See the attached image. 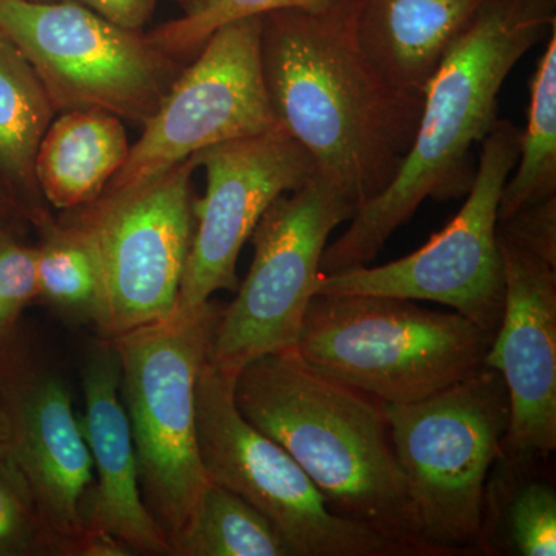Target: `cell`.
Instances as JSON below:
<instances>
[{
    "mask_svg": "<svg viewBox=\"0 0 556 556\" xmlns=\"http://www.w3.org/2000/svg\"><path fill=\"white\" fill-rule=\"evenodd\" d=\"M358 11L361 0H334L262 16L263 78L278 124L356 211L396 177L424 105L369 60Z\"/></svg>",
    "mask_w": 556,
    "mask_h": 556,
    "instance_id": "6da1fadb",
    "label": "cell"
},
{
    "mask_svg": "<svg viewBox=\"0 0 556 556\" xmlns=\"http://www.w3.org/2000/svg\"><path fill=\"white\" fill-rule=\"evenodd\" d=\"M555 27L556 0H492L481 10L431 76L415 141L396 177L325 248L320 274L369 265L427 200L467 195L478 169L475 148L500 119L504 83Z\"/></svg>",
    "mask_w": 556,
    "mask_h": 556,
    "instance_id": "7a4b0ae2",
    "label": "cell"
},
{
    "mask_svg": "<svg viewBox=\"0 0 556 556\" xmlns=\"http://www.w3.org/2000/svg\"><path fill=\"white\" fill-rule=\"evenodd\" d=\"M233 399L244 419L305 470L332 511L428 555L382 402L321 375L295 348L249 362Z\"/></svg>",
    "mask_w": 556,
    "mask_h": 556,
    "instance_id": "3957f363",
    "label": "cell"
},
{
    "mask_svg": "<svg viewBox=\"0 0 556 556\" xmlns=\"http://www.w3.org/2000/svg\"><path fill=\"white\" fill-rule=\"evenodd\" d=\"M492 340L463 314L415 300L316 294L294 348L321 375L383 404H415L481 368Z\"/></svg>",
    "mask_w": 556,
    "mask_h": 556,
    "instance_id": "277c9868",
    "label": "cell"
},
{
    "mask_svg": "<svg viewBox=\"0 0 556 556\" xmlns=\"http://www.w3.org/2000/svg\"><path fill=\"white\" fill-rule=\"evenodd\" d=\"M222 309L207 300L112 339L142 500L172 556L211 482L197 438L195 390Z\"/></svg>",
    "mask_w": 556,
    "mask_h": 556,
    "instance_id": "5b68a950",
    "label": "cell"
},
{
    "mask_svg": "<svg viewBox=\"0 0 556 556\" xmlns=\"http://www.w3.org/2000/svg\"><path fill=\"white\" fill-rule=\"evenodd\" d=\"M383 412L428 555L482 551L485 485L510 424L500 372L482 365L434 396Z\"/></svg>",
    "mask_w": 556,
    "mask_h": 556,
    "instance_id": "8992f818",
    "label": "cell"
},
{
    "mask_svg": "<svg viewBox=\"0 0 556 556\" xmlns=\"http://www.w3.org/2000/svg\"><path fill=\"white\" fill-rule=\"evenodd\" d=\"M519 138L521 130L510 121H496L481 142L466 203L422 248L387 265L318 274L314 295H383L442 303L495 338L506 294L497 239L500 203L517 166Z\"/></svg>",
    "mask_w": 556,
    "mask_h": 556,
    "instance_id": "52a82bcc",
    "label": "cell"
},
{
    "mask_svg": "<svg viewBox=\"0 0 556 556\" xmlns=\"http://www.w3.org/2000/svg\"><path fill=\"white\" fill-rule=\"evenodd\" d=\"M237 376L204 362L197 379V438L208 481L262 511L295 556H407L378 530L340 517L287 450L244 419Z\"/></svg>",
    "mask_w": 556,
    "mask_h": 556,
    "instance_id": "ba28073f",
    "label": "cell"
},
{
    "mask_svg": "<svg viewBox=\"0 0 556 556\" xmlns=\"http://www.w3.org/2000/svg\"><path fill=\"white\" fill-rule=\"evenodd\" d=\"M5 33L38 73L58 113L100 109L144 126L179 75L148 35L75 0H0Z\"/></svg>",
    "mask_w": 556,
    "mask_h": 556,
    "instance_id": "9c48e42d",
    "label": "cell"
},
{
    "mask_svg": "<svg viewBox=\"0 0 556 556\" xmlns=\"http://www.w3.org/2000/svg\"><path fill=\"white\" fill-rule=\"evenodd\" d=\"M193 156L156 177L104 190L93 203L67 211L64 219L83 230L100 268L102 338L170 316L177 309L193 232Z\"/></svg>",
    "mask_w": 556,
    "mask_h": 556,
    "instance_id": "30bf717a",
    "label": "cell"
},
{
    "mask_svg": "<svg viewBox=\"0 0 556 556\" xmlns=\"http://www.w3.org/2000/svg\"><path fill=\"white\" fill-rule=\"evenodd\" d=\"M354 214L317 175L270 204L251 236L248 276L219 314L208 364L237 376L254 358L295 346L329 236Z\"/></svg>",
    "mask_w": 556,
    "mask_h": 556,
    "instance_id": "8fae6325",
    "label": "cell"
},
{
    "mask_svg": "<svg viewBox=\"0 0 556 556\" xmlns=\"http://www.w3.org/2000/svg\"><path fill=\"white\" fill-rule=\"evenodd\" d=\"M281 127L262 68V16L223 25L181 70L104 190L130 188L201 150Z\"/></svg>",
    "mask_w": 556,
    "mask_h": 556,
    "instance_id": "7c38bea8",
    "label": "cell"
},
{
    "mask_svg": "<svg viewBox=\"0 0 556 556\" xmlns=\"http://www.w3.org/2000/svg\"><path fill=\"white\" fill-rule=\"evenodd\" d=\"M0 404L11 455L61 556H90L83 508L93 485V463L72 391L53 356L16 329L0 342Z\"/></svg>",
    "mask_w": 556,
    "mask_h": 556,
    "instance_id": "4fadbf2b",
    "label": "cell"
},
{
    "mask_svg": "<svg viewBox=\"0 0 556 556\" xmlns=\"http://www.w3.org/2000/svg\"><path fill=\"white\" fill-rule=\"evenodd\" d=\"M206 170V193L195 203V232L177 308H193L215 292L239 288L237 262L270 204L316 175L305 148L283 127L236 139L192 155Z\"/></svg>",
    "mask_w": 556,
    "mask_h": 556,
    "instance_id": "5bb4252c",
    "label": "cell"
},
{
    "mask_svg": "<svg viewBox=\"0 0 556 556\" xmlns=\"http://www.w3.org/2000/svg\"><path fill=\"white\" fill-rule=\"evenodd\" d=\"M504 313L484 358L506 383L510 424L503 453L556 448V268L504 239Z\"/></svg>",
    "mask_w": 556,
    "mask_h": 556,
    "instance_id": "9a60e30c",
    "label": "cell"
},
{
    "mask_svg": "<svg viewBox=\"0 0 556 556\" xmlns=\"http://www.w3.org/2000/svg\"><path fill=\"white\" fill-rule=\"evenodd\" d=\"M80 428L93 463V485L83 508L90 556H172L139 486L137 453L121 399V365L112 339L91 342L80 364Z\"/></svg>",
    "mask_w": 556,
    "mask_h": 556,
    "instance_id": "2e32d148",
    "label": "cell"
},
{
    "mask_svg": "<svg viewBox=\"0 0 556 556\" xmlns=\"http://www.w3.org/2000/svg\"><path fill=\"white\" fill-rule=\"evenodd\" d=\"M492 0H361L358 40L391 84L422 94L450 46Z\"/></svg>",
    "mask_w": 556,
    "mask_h": 556,
    "instance_id": "e0dca14e",
    "label": "cell"
},
{
    "mask_svg": "<svg viewBox=\"0 0 556 556\" xmlns=\"http://www.w3.org/2000/svg\"><path fill=\"white\" fill-rule=\"evenodd\" d=\"M130 144L123 119L100 109L54 116L36 156L43 200L60 211L93 203L118 174Z\"/></svg>",
    "mask_w": 556,
    "mask_h": 556,
    "instance_id": "ac0fdd59",
    "label": "cell"
},
{
    "mask_svg": "<svg viewBox=\"0 0 556 556\" xmlns=\"http://www.w3.org/2000/svg\"><path fill=\"white\" fill-rule=\"evenodd\" d=\"M56 113L38 73L0 31V179L36 229L53 218L35 166L40 142Z\"/></svg>",
    "mask_w": 556,
    "mask_h": 556,
    "instance_id": "d6986e66",
    "label": "cell"
},
{
    "mask_svg": "<svg viewBox=\"0 0 556 556\" xmlns=\"http://www.w3.org/2000/svg\"><path fill=\"white\" fill-rule=\"evenodd\" d=\"M540 456L503 455L490 473L484 496L482 551L496 544L501 554L556 555V492L547 479L530 477L529 466Z\"/></svg>",
    "mask_w": 556,
    "mask_h": 556,
    "instance_id": "ffe728a7",
    "label": "cell"
},
{
    "mask_svg": "<svg viewBox=\"0 0 556 556\" xmlns=\"http://www.w3.org/2000/svg\"><path fill=\"white\" fill-rule=\"evenodd\" d=\"M36 247L39 299L75 327L104 320L100 268L83 230L67 219L50 218L40 228Z\"/></svg>",
    "mask_w": 556,
    "mask_h": 556,
    "instance_id": "44dd1931",
    "label": "cell"
},
{
    "mask_svg": "<svg viewBox=\"0 0 556 556\" xmlns=\"http://www.w3.org/2000/svg\"><path fill=\"white\" fill-rule=\"evenodd\" d=\"M511 174L501 197L500 222L556 195V27L530 80L529 121Z\"/></svg>",
    "mask_w": 556,
    "mask_h": 556,
    "instance_id": "7402d4cb",
    "label": "cell"
},
{
    "mask_svg": "<svg viewBox=\"0 0 556 556\" xmlns=\"http://www.w3.org/2000/svg\"><path fill=\"white\" fill-rule=\"evenodd\" d=\"M174 556H295L262 511L225 486L208 482Z\"/></svg>",
    "mask_w": 556,
    "mask_h": 556,
    "instance_id": "603a6c76",
    "label": "cell"
},
{
    "mask_svg": "<svg viewBox=\"0 0 556 556\" xmlns=\"http://www.w3.org/2000/svg\"><path fill=\"white\" fill-rule=\"evenodd\" d=\"M334 0H192L178 20L160 25L148 38L169 56L199 53L212 33L247 17L265 16L278 10L317 9Z\"/></svg>",
    "mask_w": 556,
    "mask_h": 556,
    "instance_id": "cb8c5ba5",
    "label": "cell"
},
{
    "mask_svg": "<svg viewBox=\"0 0 556 556\" xmlns=\"http://www.w3.org/2000/svg\"><path fill=\"white\" fill-rule=\"evenodd\" d=\"M0 556H61L9 444L0 445Z\"/></svg>",
    "mask_w": 556,
    "mask_h": 556,
    "instance_id": "d4e9b609",
    "label": "cell"
},
{
    "mask_svg": "<svg viewBox=\"0 0 556 556\" xmlns=\"http://www.w3.org/2000/svg\"><path fill=\"white\" fill-rule=\"evenodd\" d=\"M36 299V247L21 243L7 230L0 240V342L17 328L22 313Z\"/></svg>",
    "mask_w": 556,
    "mask_h": 556,
    "instance_id": "484cf974",
    "label": "cell"
},
{
    "mask_svg": "<svg viewBox=\"0 0 556 556\" xmlns=\"http://www.w3.org/2000/svg\"><path fill=\"white\" fill-rule=\"evenodd\" d=\"M497 233L556 268V195L519 208Z\"/></svg>",
    "mask_w": 556,
    "mask_h": 556,
    "instance_id": "4316f807",
    "label": "cell"
},
{
    "mask_svg": "<svg viewBox=\"0 0 556 556\" xmlns=\"http://www.w3.org/2000/svg\"><path fill=\"white\" fill-rule=\"evenodd\" d=\"M127 30L141 31L152 17L159 0H75Z\"/></svg>",
    "mask_w": 556,
    "mask_h": 556,
    "instance_id": "83f0119b",
    "label": "cell"
},
{
    "mask_svg": "<svg viewBox=\"0 0 556 556\" xmlns=\"http://www.w3.org/2000/svg\"><path fill=\"white\" fill-rule=\"evenodd\" d=\"M21 219L28 222L24 207L21 206L16 197L10 192V189L0 179V226L9 229L7 226L11 225V223L21 222Z\"/></svg>",
    "mask_w": 556,
    "mask_h": 556,
    "instance_id": "f1b7e54d",
    "label": "cell"
},
{
    "mask_svg": "<svg viewBox=\"0 0 556 556\" xmlns=\"http://www.w3.org/2000/svg\"><path fill=\"white\" fill-rule=\"evenodd\" d=\"M9 420H7L5 412H3L2 404H0V445L9 444Z\"/></svg>",
    "mask_w": 556,
    "mask_h": 556,
    "instance_id": "f546056e",
    "label": "cell"
},
{
    "mask_svg": "<svg viewBox=\"0 0 556 556\" xmlns=\"http://www.w3.org/2000/svg\"><path fill=\"white\" fill-rule=\"evenodd\" d=\"M7 230L9 229L2 228V226H0V240H2L3 233H5Z\"/></svg>",
    "mask_w": 556,
    "mask_h": 556,
    "instance_id": "4dcf8cb0",
    "label": "cell"
},
{
    "mask_svg": "<svg viewBox=\"0 0 556 556\" xmlns=\"http://www.w3.org/2000/svg\"><path fill=\"white\" fill-rule=\"evenodd\" d=\"M186 5H188L189 2H192V0H185Z\"/></svg>",
    "mask_w": 556,
    "mask_h": 556,
    "instance_id": "1f68e13d",
    "label": "cell"
}]
</instances>
